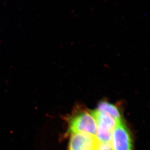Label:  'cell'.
<instances>
[{
	"label": "cell",
	"instance_id": "obj_1",
	"mask_svg": "<svg viewBox=\"0 0 150 150\" xmlns=\"http://www.w3.org/2000/svg\"><path fill=\"white\" fill-rule=\"evenodd\" d=\"M69 132L72 134H85L95 137L97 125L93 111H83L74 115L69 121Z\"/></svg>",
	"mask_w": 150,
	"mask_h": 150
},
{
	"label": "cell",
	"instance_id": "obj_2",
	"mask_svg": "<svg viewBox=\"0 0 150 150\" xmlns=\"http://www.w3.org/2000/svg\"><path fill=\"white\" fill-rule=\"evenodd\" d=\"M96 120L97 129L95 137L100 143L110 144L112 133L116 126V121L105 114L96 110L93 111Z\"/></svg>",
	"mask_w": 150,
	"mask_h": 150
},
{
	"label": "cell",
	"instance_id": "obj_3",
	"mask_svg": "<svg viewBox=\"0 0 150 150\" xmlns=\"http://www.w3.org/2000/svg\"><path fill=\"white\" fill-rule=\"evenodd\" d=\"M110 144L113 150H133L130 133L122 121L114 129Z\"/></svg>",
	"mask_w": 150,
	"mask_h": 150
},
{
	"label": "cell",
	"instance_id": "obj_4",
	"mask_svg": "<svg viewBox=\"0 0 150 150\" xmlns=\"http://www.w3.org/2000/svg\"><path fill=\"white\" fill-rule=\"evenodd\" d=\"M100 142L96 137L85 134H72L69 150H97Z\"/></svg>",
	"mask_w": 150,
	"mask_h": 150
},
{
	"label": "cell",
	"instance_id": "obj_5",
	"mask_svg": "<svg viewBox=\"0 0 150 150\" xmlns=\"http://www.w3.org/2000/svg\"><path fill=\"white\" fill-rule=\"evenodd\" d=\"M97 110L110 116L115 119L117 123L122 121L119 109L116 106L112 104L104 101L100 102L98 105Z\"/></svg>",
	"mask_w": 150,
	"mask_h": 150
},
{
	"label": "cell",
	"instance_id": "obj_6",
	"mask_svg": "<svg viewBox=\"0 0 150 150\" xmlns=\"http://www.w3.org/2000/svg\"><path fill=\"white\" fill-rule=\"evenodd\" d=\"M97 150H113L110 144L99 143Z\"/></svg>",
	"mask_w": 150,
	"mask_h": 150
}]
</instances>
